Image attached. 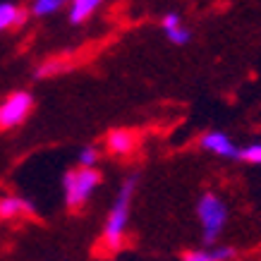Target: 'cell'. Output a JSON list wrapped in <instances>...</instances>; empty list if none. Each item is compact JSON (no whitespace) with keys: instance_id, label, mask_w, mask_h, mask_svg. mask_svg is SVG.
I'll return each instance as SVG.
<instances>
[{"instance_id":"6da1fadb","label":"cell","mask_w":261,"mask_h":261,"mask_svg":"<svg viewBox=\"0 0 261 261\" xmlns=\"http://www.w3.org/2000/svg\"><path fill=\"white\" fill-rule=\"evenodd\" d=\"M137 180H139L137 175L125 177L118 194H115V201L108 208V216L103 223V247L111 252H118L125 245V232L129 225V211H132V199L137 192Z\"/></svg>"},{"instance_id":"7a4b0ae2","label":"cell","mask_w":261,"mask_h":261,"mask_svg":"<svg viewBox=\"0 0 261 261\" xmlns=\"http://www.w3.org/2000/svg\"><path fill=\"white\" fill-rule=\"evenodd\" d=\"M197 218L204 242L214 245L216 240L221 238L225 225H228V204L216 192H204L197 201Z\"/></svg>"},{"instance_id":"3957f363","label":"cell","mask_w":261,"mask_h":261,"mask_svg":"<svg viewBox=\"0 0 261 261\" xmlns=\"http://www.w3.org/2000/svg\"><path fill=\"white\" fill-rule=\"evenodd\" d=\"M103 175L96 168H72L63 175V192L67 208H82L98 190Z\"/></svg>"},{"instance_id":"277c9868","label":"cell","mask_w":261,"mask_h":261,"mask_svg":"<svg viewBox=\"0 0 261 261\" xmlns=\"http://www.w3.org/2000/svg\"><path fill=\"white\" fill-rule=\"evenodd\" d=\"M34 108V98L29 91H12V94L0 103V129L22 125L27 115Z\"/></svg>"},{"instance_id":"5b68a950","label":"cell","mask_w":261,"mask_h":261,"mask_svg":"<svg viewBox=\"0 0 261 261\" xmlns=\"http://www.w3.org/2000/svg\"><path fill=\"white\" fill-rule=\"evenodd\" d=\"M199 146L214 156H221V159L235 161L240 156V146L232 142V137L221 132V129H208L199 137Z\"/></svg>"},{"instance_id":"8992f818","label":"cell","mask_w":261,"mask_h":261,"mask_svg":"<svg viewBox=\"0 0 261 261\" xmlns=\"http://www.w3.org/2000/svg\"><path fill=\"white\" fill-rule=\"evenodd\" d=\"M161 29H163L166 39L173 46H187L192 39V32L185 27L180 12H166V15L161 17Z\"/></svg>"},{"instance_id":"52a82bcc","label":"cell","mask_w":261,"mask_h":261,"mask_svg":"<svg viewBox=\"0 0 261 261\" xmlns=\"http://www.w3.org/2000/svg\"><path fill=\"white\" fill-rule=\"evenodd\" d=\"M106 146L111 153L115 156H127V153H132L137 146V135L132 129H111L108 137H106Z\"/></svg>"},{"instance_id":"ba28073f","label":"cell","mask_w":261,"mask_h":261,"mask_svg":"<svg viewBox=\"0 0 261 261\" xmlns=\"http://www.w3.org/2000/svg\"><path fill=\"white\" fill-rule=\"evenodd\" d=\"M36 208L29 199L24 197H15V194H8V197L0 199V218H19V216H32Z\"/></svg>"},{"instance_id":"9c48e42d","label":"cell","mask_w":261,"mask_h":261,"mask_svg":"<svg viewBox=\"0 0 261 261\" xmlns=\"http://www.w3.org/2000/svg\"><path fill=\"white\" fill-rule=\"evenodd\" d=\"M29 12L15 3H0V32L12 29V27H22L27 22Z\"/></svg>"},{"instance_id":"30bf717a","label":"cell","mask_w":261,"mask_h":261,"mask_svg":"<svg viewBox=\"0 0 261 261\" xmlns=\"http://www.w3.org/2000/svg\"><path fill=\"white\" fill-rule=\"evenodd\" d=\"M101 8V3L98 0H74L67 10V19L72 24H84L87 19L96 15V10Z\"/></svg>"},{"instance_id":"8fae6325","label":"cell","mask_w":261,"mask_h":261,"mask_svg":"<svg viewBox=\"0 0 261 261\" xmlns=\"http://www.w3.org/2000/svg\"><path fill=\"white\" fill-rule=\"evenodd\" d=\"M60 8H63V0H36L29 12L34 17H48V15H53V12H58Z\"/></svg>"},{"instance_id":"7c38bea8","label":"cell","mask_w":261,"mask_h":261,"mask_svg":"<svg viewBox=\"0 0 261 261\" xmlns=\"http://www.w3.org/2000/svg\"><path fill=\"white\" fill-rule=\"evenodd\" d=\"M240 161L245 163H252V166H261V139L254 144H247L245 149H240Z\"/></svg>"},{"instance_id":"4fadbf2b","label":"cell","mask_w":261,"mask_h":261,"mask_svg":"<svg viewBox=\"0 0 261 261\" xmlns=\"http://www.w3.org/2000/svg\"><path fill=\"white\" fill-rule=\"evenodd\" d=\"M77 161H80V168H96V163H98V149L96 146H82L80 153H77Z\"/></svg>"},{"instance_id":"5bb4252c","label":"cell","mask_w":261,"mask_h":261,"mask_svg":"<svg viewBox=\"0 0 261 261\" xmlns=\"http://www.w3.org/2000/svg\"><path fill=\"white\" fill-rule=\"evenodd\" d=\"M65 67H67V63H65V60H48V63H43L39 70H36V77H39V80H43V77H50V74L63 72Z\"/></svg>"},{"instance_id":"9a60e30c","label":"cell","mask_w":261,"mask_h":261,"mask_svg":"<svg viewBox=\"0 0 261 261\" xmlns=\"http://www.w3.org/2000/svg\"><path fill=\"white\" fill-rule=\"evenodd\" d=\"M182 261H216L211 249H190V252L182 254Z\"/></svg>"},{"instance_id":"2e32d148","label":"cell","mask_w":261,"mask_h":261,"mask_svg":"<svg viewBox=\"0 0 261 261\" xmlns=\"http://www.w3.org/2000/svg\"><path fill=\"white\" fill-rule=\"evenodd\" d=\"M211 254H214L216 261H232L235 256H238V249H235V247L223 245V247H214V249H211Z\"/></svg>"}]
</instances>
